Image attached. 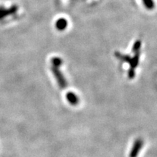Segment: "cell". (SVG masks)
Returning <instances> with one entry per match:
<instances>
[{"label":"cell","instance_id":"1","mask_svg":"<svg viewBox=\"0 0 157 157\" xmlns=\"http://www.w3.org/2000/svg\"><path fill=\"white\" fill-rule=\"evenodd\" d=\"M143 146V141L142 139H137V140L135 141V143H133L132 148L131 149L130 154H129V157H137V155L140 153V151L141 150V148H142Z\"/></svg>","mask_w":157,"mask_h":157},{"label":"cell","instance_id":"2","mask_svg":"<svg viewBox=\"0 0 157 157\" xmlns=\"http://www.w3.org/2000/svg\"><path fill=\"white\" fill-rule=\"evenodd\" d=\"M66 98H67L68 101L72 105H77L78 104V102H79V100H78V98L77 95H75L74 93H68L67 95H66Z\"/></svg>","mask_w":157,"mask_h":157},{"label":"cell","instance_id":"3","mask_svg":"<svg viewBox=\"0 0 157 157\" xmlns=\"http://www.w3.org/2000/svg\"><path fill=\"white\" fill-rule=\"evenodd\" d=\"M66 25V22L65 20H60V21H58V22H57V26H58V28L59 29H62L65 28V26Z\"/></svg>","mask_w":157,"mask_h":157}]
</instances>
